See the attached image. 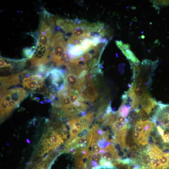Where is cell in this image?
<instances>
[{"mask_svg": "<svg viewBox=\"0 0 169 169\" xmlns=\"http://www.w3.org/2000/svg\"><path fill=\"white\" fill-rule=\"evenodd\" d=\"M79 118L80 122L83 127L87 126H89L91 124L94 120V113L92 111L89 112Z\"/></svg>", "mask_w": 169, "mask_h": 169, "instance_id": "cell-12", "label": "cell"}, {"mask_svg": "<svg viewBox=\"0 0 169 169\" xmlns=\"http://www.w3.org/2000/svg\"><path fill=\"white\" fill-rule=\"evenodd\" d=\"M65 84L64 70L53 68L47 73L44 78V87L50 98L52 95L62 89Z\"/></svg>", "mask_w": 169, "mask_h": 169, "instance_id": "cell-4", "label": "cell"}, {"mask_svg": "<svg viewBox=\"0 0 169 169\" xmlns=\"http://www.w3.org/2000/svg\"><path fill=\"white\" fill-rule=\"evenodd\" d=\"M48 23L43 19L40 21L37 45L33 55L30 58L31 64L34 66L43 65L51 61L50 48L53 34L51 26Z\"/></svg>", "mask_w": 169, "mask_h": 169, "instance_id": "cell-2", "label": "cell"}, {"mask_svg": "<svg viewBox=\"0 0 169 169\" xmlns=\"http://www.w3.org/2000/svg\"><path fill=\"white\" fill-rule=\"evenodd\" d=\"M65 84L69 87L81 93L84 76H77L69 73H64Z\"/></svg>", "mask_w": 169, "mask_h": 169, "instance_id": "cell-10", "label": "cell"}, {"mask_svg": "<svg viewBox=\"0 0 169 169\" xmlns=\"http://www.w3.org/2000/svg\"><path fill=\"white\" fill-rule=\"evenodd\" d=\"M79 117L70 119L67 122V124L69 127L75 128L78 129L80 132L83 126L80 122Z\"/></svg>", "mask_w": 169, "mask_h": 169, "instance_id": "cell-13", "label": "cell"}, {"mask_svg": "<svg viewBox=\"0 0 169 169\" xmlns=\"http://www.w3.org/2000/svg\"><path fill=\"white\" fill-rule=\"evenodd\" d=\"M23 88L15 87L7 90L0 98V122L2 123L18 107L21 102L28 95Z\"/></svg>", "mask_w": 169, "mask_h": 169, "instance_id": "cell-3", "label": "cell"}, {"mask_svg": "<svg viewBox=\"0 0 169 169\" xmlns=\"http://www.w3.org/2000/svg\"><path fill=\"white\" fill-rule=\"evenodd\" d=\"M69 128V137L66 141L65 144H66L72 140L76 138L78 136L80 131L77 129L72 127Z\"/></svg>", "mask_w": 169, "mask_h": 169, "instance_id": "cell-14", "label": "cell"}, {"mask_svg": "<svg viewBox=\"0 0 169 169\" xmlns=\"http://www.w3.org/2000/svg\"><path fill=\"white\" fill-rule=\"evenodd\" d=\"M23 71L0 78V98L9 87L18 84L21 82Z\"/></svg>", "mask_w": 169, "mask_h": 169, "instance_id": "cell-9", "label": "cell"}, {"mask_svg": "<svg viewBox=\"0 0 169 169\" xmlns=\"http://www.w3.org/2000/svg\"><path fill=\"white\" fill-rule=\"evenodd\" d=\"M153 2L155 4H161L164 5H169V0H162V1H153Z\"/></svg>", "mask_w": 169, "mask_h": 169, "instance_id": "cell-17", "label": "cell"}, {"mask_svg": "<svg viewBox=\"0 0 169 169\" xmlns=\"http://www.w3.org/2000/svg\"><path fill=\"white\" fill-rule=\"evenodd\" d=\"M80 93L86 100L94 102L98 94L95 86L94 76L89 72L85 76Z\"/></svg>", "mask_w": 169, "mask_h": 169, "instance_id": "cell-8", "label": "cell"}, {"mask_svg": "<svg viewBox=\"0 0 169 169\" xmlns=\"http://www.w3.org/2000/svg\"><path fill=\"white\" fill-rule=\"evenodd\" d=\"M115 43L117 46L121 51L130 48L129 44H124L121 41H115Z\"/></svg>", "mask_w": 169, "mask_h": 169, "instance_id": "cell-16", "label": "cell"}, {"mask_svg": "<svg viewBox=\"0 0 169 169\" xmlns=\"http://www.w3.org/2000/svg\"><path fill=\"white\" fill-rule=\"evenodd\" d=\"M67 53L71 59L79 58L84 54L79 45L72 44H67Z\"/></svg>", "mask_w": 169, "mask_h": 169, "instance_id": "cell-11", "label": "cell"}, {"mask_svg": "<svg viewBox=\"0 0 169 169\" xmlns=\"http://www.w3.org/2000/svg\"><path fill=\"white\" fill-rule=\"evenodd\" d=\"M67 44L63 33L57 31L53 37L51 44L50 59L56 66H61V60L67 53Z\"/></svg>", "mask_w": 169, "mask_h": 169, "instance_id": "cell-5", "label": "cell"}, {"mask_svg": "<svg viewBox=\"0 0 169 169\" xmlns=\"http://www.w3.org/2000/svg\"><path fill=\"white\" fill-rule=\"evenodd\" d=\"M44 78L42 76L26 70L23 75L21 84L26 91L34 93H38L44 87Z\"/></svg>", "mask_w": 169, "mask_h": 169, "instance_id": "cell-7", "label": "cell"}, {"mask_svg": "<svg viewBox=\"0 0 169 169\" xmlns=\"http://www.w3.org/2000/svg\"><path fill=\"white\" fill-rule=\"evenodd\" d=\"M152 120L160 128L161 134L169 135V105L159 104Z\"/></svg>", "mask_w": 169, "mask_h": 169, "instance_id": "cell-6", "label": "cell"}, {"mask_svg": "<svg viewBox=\"0 0 169 169\" xmlns=\"http://www.w3.org/2000/svg\"><path fill=\"white\" fill-rule=\"evenodd\" d=\"M68 129L61 121L46 120V125L40 140L34 149L32 160L55 157L62 153L59 149L65 145Z\"/></svg>", "mask_w": 169, "mask_h": 169, "instance_id": "cell-1", "label": "cell"}, {"mask_svg": "<svg viewBox=\"0 0 169 169\" xmlns=\"http://www.w3.org/2000/svg\"><path fill=\"white\" fill-rule=\"evenodd\" d=\"M100 164L103 169H116L111 162L107 161L104 160L102 157L100 161Z\"/></svg>", "mask_w": 169, "mask_h": 169, "instance_id": "cell-15", "label": "cell"}]
</instances>
